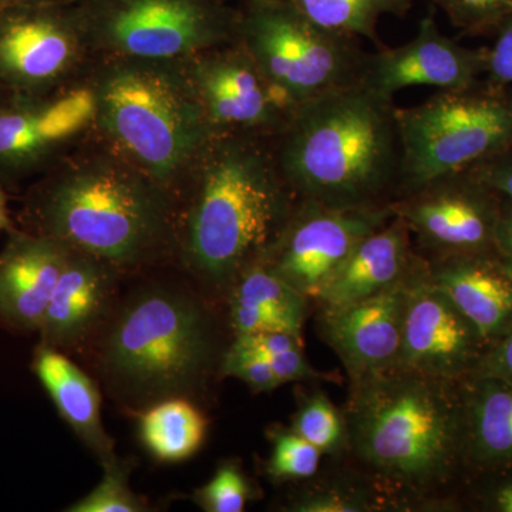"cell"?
Listing matches in <instances>:
<instances>
[{
	"label": "cell",
	"mask_w": 512,
	"mask_h": 512,
	"mask_svg": "<svg viewBox=\"0 0 512 512\" xmlns=\"http://www.w3.org/2000/svg\"><path fill=\"white\" fill-rule=\"evenodd\" d=\"M349 453L403 511L456 507L466 483L460 383L394 366L350 382Z\"/></svg>",
	"instance_id": "obj_1"
},
{
	"label": "cell",
	"mask_w": 512,
	"mask_h": 512,
	"mask_svg": "<svg viewBox=\"0 0 512 512\" xmlns=\"http://www.w3.org/2000/svg\"><path fill=\"white\" fill-rule=\"evenodd\" d=\"M264 134H215L188 178L181 251L184 264L215 295L265 258L298 198Z\"/></svg>",
	"instance_id": "obj_2"
},
{
	"label": "cell",
	"mask_w": 512,
	"mask_h": 512,
	"mask_svg": "<svg viewBox=\"0 0 512 512\" xmlns=\"http://www.w3.org/2000/svg\"><path fill=\"white\" fill-rule=\"evenodd\" d=\"M272 140L279 170L298 200L380 207L399 195L397 106L363 84L299 104Z\"/></svg>",
	"instance_id": "obj_3"
},
{
	"label": "cell",
	"mask_w": 512,
	"mask_h": 512,
	"mask_svg": "<svg viewBox=\"0 0 512 512\" xmlns=\"http://www.w3.org/2000/svg\"><path fill=\"white\" fill-rule=\"evenodd\" d=\"M22 224L123 272L173 244L174 194L106 147L50 168L26 195Z\"/></svg>",
	"instance_id": "obj_4"
},
{
	"label": "cell",
	"mask_w": 512,
	"mask_h": 512,
	"mask_svg": "<svg viewBox=\"0 0 512 512\" xmlns=\"http://www.w3.org/2000/svg\"><path fill=\"white\" fill-rule=\"evenodd\" d=\"M86 83L106 147L174 194L217 134L187 62L103 57Z\"/></svg>",
	"instance_id": "obj_5"
},
{
	"label": "cell",
	"mask_w": 512,
	"mask_h": 512,
	"mask_svg": "<svg viewBox=\"0 0 512 512\" xmlns=\"http://www.w3.org/2000/svg\"><path fill=\"white\" fill-rule=\"evenodd\" d=\"M106 323L100 366L124 402L150 407L170 397L187 399L210 375L215 326L192 293L146 286L131 293Z\"/></svg>",
	"instance_id": "obj_6"
},
{
	"label": "cell",
	"mask_w": 512,
	"mask_h": 512,
	"mask_svg": "<svg viewBox=\"0 0 512 512\" xmlns=\"http://www.w3.org/2000/svg\"><path fill=\"white\" fill-rule=\"evenodd\" d=\"M402 180L397 197L447 175L466 173L512 151V86L478 80L397 107Z\"/></svg>",
	"instance_id": "obj_7"
},
{
	"label": "cell",
	"mask_w": 512,
	"mask_h": 512,
	"mask_svg": "<svg viewBox=\"0 0 512 512\" xmlns=\"http://www.w3.org/2000/svg\"><path fill=\"white\" fill-rule=\"evenodd\" d=\"M237 42L293 109L359 83L367 56L359 40L319 28L288 0H247Z\"/></svg>",
	"instance_id": "obj_8"
},
{
	"label": "cell",
	"mask_w": 512,
	"mask_h": 512,
	"mask_svg": "<svg viewBox=\"0 0 512 512\" xmlns=\"http://www.w3.org/2000/svg\"><path fill=\"white\" fill-rule=\"evenodd\" d=\"M80 18L103 57L187 60L238 40L239 13L221 0H92Z\"/></svg>",
	"instance_id": "obj_9"
},
{
	"label": "cell",
	"mask_w": 512,
	"mask_h": 512,
	"mask_svg": "<svg viewBox=\"0 0 512 512\" xmlns=\"http://www.w3.org/2000/svg\"><path fill=\"white\" fill-rule=\"evenodd\" d=\"M503 208L504 198L471 171L437 178L390 202L427 261L497 249Z\"/></svg>",
	"instance_id": "obj_10"
},
{
	"label": "cell",
	"mask_w": 512,
	"mask_h": 512,
	"mask_svg": "<svg viewBox=\"0 0 512 512\" xmlns=\"http://www.w3.org/2000/svg\"><path fill=\"white\" fill-rule=\"evenodd\" d=\"M90 53L80 13L66 6L9 5L0 16V87L10 94L72 86Z\"/></svg>",
	"instance_id": "obj_11"
},
{
	"label": "cell",
	"mask_w": 512,
	"mask_h": 512,
	"mask_svg": "<svg viewBox=\"0 0 512 512\" xmlns=\"http://www.w3.org/2000/svg\"><path fill=\"white\" fill-rule=\"evenodd\" d=\"M392 217L390 204L330 207L298 200L261 262L306 298L315 299L357 245Z\"/></svg>",
	"instance_id": "obj_12"
},
{
	"label": "cell",
	"mask_w": 512,
	"mask_h": 512,
	"mask_svg": "<svg viewBox=\"0 0 512 512\" xmlns=\"http://www.w3.org/2000/svg\"><path fill=\"white\" fill-rule=\"evenodd\" d=\"M89 84L46 94H10L0 106V178L50 170L76 138L94 126Z\"/></svg>",
	"instance_id": "obj_13"
},
{
	"label": "cell",
	"mask_w": 512,
	"mask_h": 512,
	"mask_svg": "<svg viewBox=\"0 0 512 512\" xmlns=\"http://www.w3.org/2000/svg\"><path fill=\"white\" fill-rule=\"evenodd\" d=\"M487 352L473 323L431 281L423 258L410 279L397 366L460 383L480 369Z\"/></svg>",
	"instance_id": "obj_14"
},
{
	"label": "cell",
	"mask_w": 512,
	"mask_h": 512,
	"mask_svg": "<svg viewBox=\"0 0 512 512\" xmlns=\"http://www.w3.org/2000/svg\"><path fill=\"white\" fill-rule=\"evenodd\" d=\"M212 127L274 137L293 107L239 42L185 60Z\"/></svg>",
	"instance_id": "obj_15"
},
{
	"label": "cell",
	"mask_w": 512,
	"mask_h": 512,
	"mask_svg": "<svg viewBox=\"0 0 512 512\" xmlns=\"http://www.w3.org/2000/svg\"><path fill=\"white\" fill-rule=\"evenodd\" d=\"M485 60L487 49H470L444 36L429 13L410 42L367 53L359 83L392 99L409 87L464 89L483 79Z\"/></svg>",
	"instance_id": "obj_16"
},
{
	"label": "cell",
	"mask_w": 512,
	"mask_h": 512,
	"mask_svg": "<svg viewBox=\"0 0 512 512\" xmlns=\"http://www.w3.org/2000/svg\"><path fill=\"white\" fill-rule=\"evenodd\" d=\"M412 276L363 301L320 311V336L338 355L350 382L399 363Z\"/></svg>",
	"instance_id": "obj_17"
},
{
	"label": "cell",
	"mask_w": 512,
	"mask_h": 512,
	"mask_svg": "<svg viewBox=\"0 0 512 512\" xmlns=\"http://www.w3.org/2000/svg\"><path fill=\"white\" fill-rule=\"evenodd\" d=\"M0 251V326L39 333L70 247L13 227Z\"/></svg>",
	"instance_id": "obj_18"
},
{
	"label": "cell",
	"mask_w": 512,
	"mask_h": 512,
	"mask_svg": "<svg viewBox=\"0 0 512 512\" xmlns=\"http://www.w3.org/2000/svg\"><path fill=\"white\" fill-rule=\"evenodd\" d=\"M120 272L97 256L70 248L40 325V343L67 352L96 332L110 318Z\"/></svg>",
	"instance_id": "obj_19"
},
{
	"label": "cell",
	"mask_w": 512,
	"mask_h": 512,
	"mask_svg": "<svg viewBox=\"0 0 512 512\" xmlns=\"http://www.w3.org/2000/svg\"><path fill=\"white\" fill-rule=\"evenodd\" d=\"M427 272L473 323L488 349L510 332L512 265L497 249L427 261Z\"/></svg>",
	"instance_id": "obj_20"
},
{
	"label": "cell",
	"mask_w": 512,
	"mask_h": 512,
	"mask_svg": "<svg viewBox=\"0 0 512 512\" xmlns=\"http://www.w3.org/2000/svg\"><path fill=\"white\" fill-rule=\"evenodd\" d=\"M421 259L409 228L393 215L357 245L313 301L318 302L320 311L363 301L407 281Z\"/></svg>",
	"instance_id": "obj_21"
},
{
	"label": "cell",
	"mask_w": 512,
	"mask_h": 512,
	"mask_svg": "<svg viewBox=\"0 0 512 512\" xmlns=\"http://www.w3.org/2000/svg\"><path fill=\"white\" fill-rule=\"evenodd\" d=\"M460 396L467 478L512 468V383L476 373Z\"/></svg>",
	"instance_id": "obj_22"
},
{
	"label": "cell",
	"mask_w": 512,
	"mask_h": 512,
	"mask_svg": "<svg viewBox=\"0 0 512 512\" xmlns=\"http://www.w3.org/2000/svg\"><path fill=\"white\" fill-rule=\"evenodd\" d=\"M32 372L45 387L62 419L99 458L100 464L116 456L113 440L101 421L99 389L86 373L62 350L42 343L33 353Z\"/></svg>",
	"instance_id": "obj_23"
},
{
	"label": "cell",
	"mask_w": 512,
	"mask_h": 512,
	"mask_svg": "<svg viewBox=\"0 0 512 512\" xmlns=\"http://www.w3.org/2000/svg\"><path fill=\"white\" fill-rule=\"evenodd\" d=\"M207 436V420L185 397H170L141 414L140 437L148 453L164 463L194 456Z\"/></svg>",
	"instance_id": "obj_24"
},
{
	"label": "cell",
	"mask_w": 512,
	"mask_h": 512,
	"mask_svg": "<svg viewBox=\"0 0 512 512\" xmlns=\"http://www.w3.org/2000/svg\"><path fill=\"white\" fill-rule=\"evenodd\" d=\"M316 476L303 481L305 485L292 495L286 511H403L400 504L365 471H340L330 476Z\"/></svg>",
	"instance_id": "obj_25"
},
{
	"label": "cell",
	"mask_w": 512,
	"mask_h": 512,
	"mask_svg": "<svg viewBox=\"0 0 512 512\" xmlns=\"http://www.w3.org/2000/svg\"><path fill=\"white\" fill-rule=\"evenodd\" d=\"M228 296L229 305L264 312L275 330L302 335L309 299L269 271L264 262L252 265L239 276Z\"/></svg>",
	"instance_id": "obj_26"
},
{
	"label": "cell",
	"mask_w": 512,
	"mask_h": 512,
	"mask_svg": "<svg viewBox=\"0 0 512 512\" xmlns=\"http://www.w3.org/2000/svg\"><path fill=\"white\" fill-rule=\"evenodd\" d=\"M319 28L348 37L367 39L380 46L379 26L383 16H404L416 0H288Z\"/></svg>",
	"instance_id": "obj_27"
},
{
	"label": "cell",
	"mask_w": 512,
	"mask_h": 512,
	"mask_svg": "<svg viewBox=\"0 0 512 512\" xmlns=\"http://www.w3.org/2000/svg\"><path fill=\"white\" fill-rule=\"evenodd\" d=\"M291 429L318 448L323 456L339 458L349 453L345 414L325 392L315 390L303 394L293 414Z\"/></svg>",
	"instance_id": "obj_28"
},
{
	"label": "cell",
	"mask_w": 512,
	"mask_h": 512,
	"mask_svg": "<svg viewBox=\"0 0 512 512\" xmlns=\"http://www.w3.org/2000/svg\"><path fill=\"white\" fill-rule=\"evenodd\" d=\"M272 453L266 474L275 483H299L315 477L322 463V453L291 427L275 426L269 430Z\"/></svg>",
	"instance_id": "obj_29"
},
{
	"label": "cell",
	"mask_w": 512,
	"mask_h": 512,
	"mask_svg": "<svg viewBox=\"0 0 512 512\" xmlns=\"http://www.w3.org/2000/svg\"><path fill=\"white\" fill-rule=\"evenodd\" d=\"M103 467V477L89 494L66 508L69 512H143L147 503L130 488L131 464L114 456Z\"/></svg>",
	"instance_id": "obj_30"
},
{
	"label": "cell",
	"mask_w": 512,
	"mask_h": 512,
	"mask_svg": "<svg viewBox=\"0 0 512 512\" xmlns=\"http://www.w3.org/2000/svg\"><path fill=\"white\" fill-rule=\"evenodd\" d=\"M252 497L251 481L235 460L222 461L214 477L194 494L195 503L207 512H241Z\"/></svg>",
	"instance_id": "obj_31"
},
{
	"label": "cell",
	"mask_w": 512,
	"mask_h": 512,
	"mask_svg": "<svg viewBox=\"0 0 512 512\" xmlns=\"http://www.w3.org/2000/svg\"><path fill=\"white\" fill-rule=\"evenodd\" d=\"M466 35H495L512 15V0H431Z\"/></svg>",
	"instance_id": "obj_32"
},
{
	"label": "cell",
	"mask_w": 512,
	"mask_h": 512,
	"mask_svg": "<svg viewBox=\"0 0 512 512\" xmlns=\"http://www.w3.org/2000/svg\"><path fill=\"white\" fill-rule=\"evenodd\" d=\"M220 370L222 375L247 384L254 393L272 392L282 386L268 359L238 339H234L222 356Z\"/></svg>",
	"instance_id": "obj_33"
},
{
	"label": "cell",
	"mask_w": 512,
	"mask_h": 512,
	"mask_svg": "<svg viewBox=\"0 0 512 512\" xmlns=\"http://www.w3.org/2000/svg\"><path fill=\"white\" fill-rule=\"evenodd\" d=\"M466 484L474 510L512 512V468L468 477Z\"/></svg>",
	"instance_id": "obj_34"
},
{
	"label": "cell",
	"mask_w": 512,
	"mask_h": 512,
	"mask_svg": "<svg viewBox=\"0 0 512 512\" xmlns=\"http://www.w3.org/2000/svg\"><path fill=\"white\" fill-rule=\"evenodd\" d=\"M272 370H274L276 377H278L281 384L292 382H335V377L328 375V373H320L309 363L303 353V345L295 346V348L282 350L266 357Z\"/></svg>",
	"instance_id": "obj_35"
},
{
	"label": "cell",
	"mask_w": 512,
	"mask_h": 512,
	"mask_svg": "<svg viewBox=\"0 0 512 512\" xmlns=\"http://www.w3.org/2000/svg\"><path fill=\"white\" fill-rule=\"evenodd\" d=\"M484 79L512 86V15L495 32L493 46L487 49Z\"/></svg>",
	"instance_id": "obj_36"
},
{
	"label": "cell",
	"mask_w": 512,
	"mask_h": 512,
	"mask_svg": "<svg viewBox=\"0 0 512 512\" xmlns=\"http://www.w3.org/2000/svg\"><path fill=\"white\" fill-rule=\"evenodd\" d=\"M471 173L512 204V151L474 168Z\"/></svg>",
	"instance_id": "obj_37"
},
{
	"label": "cell",
	"mask_w": 512,
	"mask_h": 512,
	"mask_svg": "<svg viewBox=\"0 0 512 512\" xmlns=\"http://www.w3.org/2000/svg\"><path fill=\"white\" fill-rule=\"evenodd\" d=\"M476 373L500 377L512 383V329L488 349Z\"/></svg>",
	"instance_id": "obj_38"
},
{
	"label": "cell",
	"mask_w": 512,
	"mask_h": 512,
	"mask_svg": "<svg viewBox=\"0 0 512 512\" xmlns=\"http://www.w3.org/2000/svg\"><path fill=\"white\" fill-rule=\"evenodd\" d=\"M497 251L512 265V204L504 200L503 214L498 222Z\"/></svg>",
	"instance_id": "obj_39"
},
{
	"label": "cell",
	"mask_w": 512,
	"mask_h": 512,
	"mask_svg": "<svg viewBox=\"0 0 512 512\" xmlns=\"http://www.w3.org/2000/svg\"><path fill=\"white\" fill-rule=\"evenodd\" d=\"M12 228L13 222L10 218L8 194L0 187V232L9 231Z\"/></svg>",
	"instance_id": "obj_40"
},
{
	"label": "cell",
	"mask_w": 512,
	"mask_h": 512,
	"mask_svg": "<svg viewBox=\"0 0 512 512\" xmlns=\"http://www.w3.org/2000/svg\"><path fill=\"white\" fill-rule=\"evenodd\" d=\"M76 0H8L9 5L67 6Z\"/></svg>",
	"instance_id": "obj_41"
},
{
	"label": "cell",
	"mask_w": 512,
	"mask_h": 512,
	"mask_svg": "<svg viewBox=\"0 0 512 512\" xmlns=\"http://www.w3.org/2000/svg\"><path fill=\"white\" fill-rule=\"evenodd\" d=\"M9 96L10 93L6 92L5 89H2V87H0V106H2V104L9 99Z\"/></svg>",
	"instance_id": "obj_42"
},
{
	"label": "cell",
	"mask_w": 512,
	"mask_h": 512,
	"mask_svg": "<svg viewBox=\"0 0 512 512\" xmlns=\"http://www.w3.org/2000/svg\"><path fill=\"white\" fill-rule=\"evenodd\" d=\"M9 3L8 0H0V16L5 12V9L8 8Z\"/></svg>",
	"instance_id": "obj_43"
}]
</instances>
